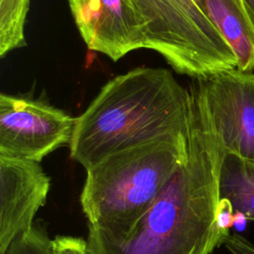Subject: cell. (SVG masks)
I'll list each match as a JSON object with an SVG mask.
<instances>
[{
  "label": "cell",
  "instance_id": "15",
  "mask_svg": "<svg viewBox=\"0 0 254 254\" xmlns=\"http://www.w3.org/2000/svg\"><path fill=\"white\" fill-rule=\"evenodd\" d=\"M243 1L254 20V0H243Z\"/></svg>",
  "mask_w": 254,
  "mask_h": 254
},
{
  "label": "cell",
  "instance_id": "13",
  "mask_svg": "<svg viewBox=\"0 0 254 254\" xmlns=\"http://www.w3.org/2000/svg\"><path fill=\"white\" fill-rule=\"evenodd\" d=\"M54 254H91L88 242L81 237L58 235L53 239Z\"/></svg>",
  "mask_w": 254,
  "mask_h": 254
},
{
  "label": "cell",
  "instance_id": "7",
  "mask_svg": "<svg viewBox=\"0 0 254 254\" xmlns=\"http://www.w3.org/2000/svg\"><path fill=\"white\" fill-rule=\"evenodd\" d=\"M68 5L89 50L117 62L149 49L147 26L131 0H68Z\"/></svg>",
  "mask_w": 254,
  "mask_h": 254
},
{
  "label": "cell",
  "instance_id": "11",
  "mask_svg": "<svg viewBox=\"0 0 254 254\" xmlns=\"http://www.w3.org/2000/svg\"><path fill=\"white\" fill-rule=\"evenodd\" d=\"M30 0H0V57L26 45L25 23Z\"/></svg>",
  "mask_w": 254,
  "mask_h": 254
},
{
  "label": "cell",
  "instance_id": "9",
  "mask_svg": "<svg viewBox=\"0 0 254 254\" xmlns=\"http://www.w3.org/2000/svg\"><path fill=\"white\" fill-rule=\"evenodd\" d=\"M204 13L232 49L237 69L254 73V20L243 0H199Z\"/></svg>",
  "mask_w": 254,
  "mask_h": 254
},
{
  "label": "cell",
  "instance_id": "4",
  "mask_svg": "<svg viewBox=\"0 0 254 254\" xmlns=\"http://www.w3.org/2000/svg\"><path fill=\"white\" fill-rule=\"evenodd\" d=\"M147 26L149 49L179 73L203 79L237 69L230 46L199 0H131Z\"/></svg>",
  "mask_w": 254,
  "mask_h": 254
},
{
  "label": "cell",
  "instance_id": "6",
  "mask_svg": "<svg viewBox=\"0 0 254 254\" xmlns=\"http://www.w3.org/2000/svg\"><path fill=\"white\" fill-rule=\"evenodd\" d=\"M198 80L225 152L254 162V73L231 69Z\"/></svg>",
  "mask_w": 254,
  "mask_h": 254
},
{
  "label": "cell",
  "instance_id": "2",
  "mask_svg": "<svg viewBox=\"0 0 254 254\" xmlns=\"http://www.w3.org/2000/svg\"><path fill=\"white\" fill-rule=\"evenodd\" d=\"M190 89L162 67H137L107 81L75 119L70 158L85 170L117 152L170 136H188Z\"/></svg>",
  "mask_w": 254,
  "mask_h": 254
},
{
  "label": "cell",
  "instance_id": "3",
  "mask_svg": "<svg viewBox=\"0 0 254 254\" xmlns=\"http://www.w3.org/2000/svg\"><path fill=\"white\" fill-rule=\"evenodd\" d=\"M188 158V136H170L105 158L86 170L80 194L88 243L123 240Z\"/></svg>",
  "mask_w": 254,
  "mask_h": 254
},
{
  "label": "cell",
  "instance_id": "14",
  "mask_svg": "<svg viewBox=\"0 0 254 254\" xmlns=\"http://www.w3.org/2000/svg\"><path fill=\"white\" fill-rule=\"evenodd\" d=\"M223 245L232 254H254V244L238 233H229L223 240Z\"/></svg>",
  "mask_w": 254,
  "mask_h": 254
},
{
  "label": "cell",
  "instance_id": "5",
  "mask_svg": "<svg viewBox=\"0 0 254 254\" xmlns=\"http://www.w3.org/2000/svg\"><path fill=\"white\" fill-rule=\"evenodd\" d=\"M74 117L41 100L0 95V155L41 162L69 144Z\"/></svg>",
  "mask_w": 254,
  "mask_h": 254
},
{
  "label": "cell",
  "instance_id": "10",
  "mask_svg": "<svg viewBox=\"0 0 254 254\" xmlns=\"http://www.w3.org/2000/svg\"><path fill=\"white\" fill-rule=\"evenodd\" d=\"M219 200L228 205L234 221L237 216L254 220V162L225 152L219 175Z\"/></svg>",
  "mask_w": 254,
  "mask_h": 254
},
{
  "label": "cell",
  "instance_id": "1",
  "mask_svg": "<svg viewBox=\"0 0 254 254\" xmlns=\"http://www.w3.org/2000/svg\"><path fill=\"white\" fill-rule=\"evenodd\" d=\"M190 91L186 162L123 240L88 243L91 254H210L222 244L216 214L225 150L211 124L199 81Z\"/></svg>",
  "mask_w": 254,
  "mask_h": 254
},
{
  "label": "cell",
  "instance_id": "8",
  "mask_svg": "<svg viewBox=\"0 0 254 254\" xmlns=\"http://www.w3.org/2000/svg\"><path fill=\"white\" fill-rule=\"evenodd\" d=\"M50 187L51 179L39 162L0 155V254L34 226Z\"/></svg>",
  "mask_w": 254,
  "mask_h": 254
},
{
  "label": "cell",
  "instance_id": "12",
  "mask_svg": "<svg viewBox=\"0 0 254 254\" xmlns=\"http://www.w3.org/2000/svg\"><path fill=\"white\" fill-rule=\"evenodd\" d=\"M4 254H54L53 239L41 225L18 235Z\"/></svg>",
  "mask_w": 254,
  "mask_h": 254
}]
</instances>
